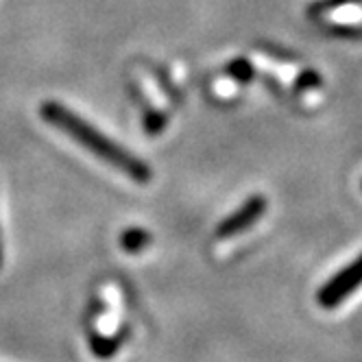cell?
Wrapping results in <instances>:
<instances>
[{"mask_svg":"<svg viewBox=\"0 0 362 362\" xmlns=\"http://www.w3.org/2000/svg\"><path fill=\"white\" fill-rule=\"evenodd\" d=\"M40 116L44 118V122L53 124L55 129H59V132L68 134L76 144L88 148L94 158L118 168L129 179L138 181V184H146V181H151L153 173L140 158H136L134 153H129L120 144L112 142L105 134L98 132L96 127H92L86 118L76 116L74 112L64 107L62 103L44 100L42 107H40Z\"/></svg>","mask_w":362,"mask_h":362,"instance_id":"cell-1","label":"cell"},{"mask_svg":"<svg viewBox=\"0 0 362 362\" xmlns=\"http://www.w3.org/2000/svg\"><path fill=\"white\" fill-rule=\"evenodd\" d=\"M360 286H362V253L351 264H347L345 269H341L339 273H336L325 286H321V291L317 295L319 305H323L327 310L336 308Z\"/></svg>","mask_w":362,"mask_h":362,"instance_id":"cell-2","label":"cell"},{"mask_svg":"<svg viewBox=\"0 0 362 362\" xmlns=\"http://www.w3.org/2000/svg\"><path fill=\"white\" fill-rule=\"evenodd\" d=\"M264 210H267V199L260 197V194L251 197V199L243 205V208H238L234 214L227 216V218L218 225L216 236H218V238H231V236L243 234L245 229H249L251 225H255L257 221L262 218Z\"/></svg>","mask_w":362,"mask_h":362,"instance_id":"cell-3","label":"cell"},{"mask_svg":"<svg viewBox=\"0 0 362 362\" xmlns=\"http://www.w3.org/2000/svg\"><path fill=\"white\" fill-rule=\"evenodd\" d=\"M146 243H148V236L144 234L142 229H129L127 234L122 236V247L127 251H140Z\"/></svg>","mask_w":362,"mask_h":362,"instance_id":"cell-4","label":"cell"},{"mask_svg":"<svg viewBox=\"0 0 362 362\" xmlns=\"http://www.w3.org/2000/svg\"><path fill=\"white\" fill-rule=\"evenodd\" d=\"M0 267H3V245H0Z\"/></svg>","mask_w":362,"mask_h":362,"instance_id":"cell-5","label":"cell"}]
</instances>
